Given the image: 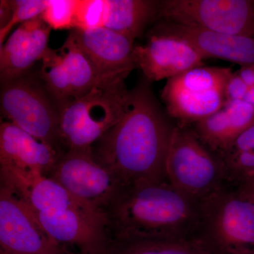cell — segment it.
Wrapping results in <instances>:
<instances>
[{"label":"cell","mask_w":254,"mask_h":254,"mask_svg":"<svg viewBox=\"0 0 254 254\" xmlns=\"http://www.w3.org/2000/svg\"><path fill=\"white\" fill-rule=\"evenodd\" d=\"M149 83L130 91L123 118L92 146L95 160L123 186L167 181L165 163L175 127L164 115Z\"/></svg>","instance_id":"obj_1"},{"label":"cell","mask_w":254,"mask_h":254,"mask_svg":"<svg viewBox=\"0 0 254 254\" xmlns=\"http://www.w3.org/2000/svg\"><path fill=\"white\" fill-rule=\"evenodd\" d=\"M105 218L108 241L186 238L201 230L200 202L168 181L123 186Z\"/></svg>","instance_id":"obj_2"},{"label":"cell","mask_w":254,"mask_h":254,"mask_svg":"<svg viewBox=\"0 0 254 254\" xmlns=\"http://www.w3.org/2000/svg\"><path fill=\"white\" fill-rule=\"evenodd\" d=\"M125 80L118 78L102 83L83 96L57 104L64 151L92 149L121 120L130 95Z\"/></svg>","instance_id":"obj_3"},{"label":"cell","mask_w":254,"mask_h":254,"mask_svg":"<svg viewBox=\"0 0 254 254\" xmlns=\"http://www.w3.org/2000/svg\"><path fill=\"white\" fill-rule=\"evenodd\" d=\"M165 174L174 188L197 202L220 190L225 175L220 158L211 154L194 131L180 125L172 134Z\"/></svg>","instance_id":"obj_4"},{"label":"cell","mask_w":254,"mask_h":254,"mask_svg":"<svg viewBox=\"0 0 254 254\" xmlns=\"http://www.w3.org/2000/svg\"><path fill=\"white\" fill-rule=\"evenodd\" d=\"M232 73L231 68L201 66L170 78L161 94L167 112L184 126L216 113L226 103L225 86Z\"/></svg>","instance_id":"obj_5"},{"label":"cell","mask_w":254,"mask_h":254,"mask_svg":"<svg viewBox=\"0 0 254 254\" xmlns=\"http://www.w3.org/2000/svg\"><path fill=\"white\" fill-rule=\"evenodd\" d=\"M26 74L1 83V113L9 123L63 153L58 105L46 88Z\"/></svg>","instance_id":"obj_6"},{"label":"cell","mask_w":254,"mask_h":254,"mask_svg":"<svg viewBox=\"0 0 254 254\" xmlns=\"http://www.w3.org/2000/svg\"><path fill=\"white\" fill-rule=\"evenodd\" d=\"M201 229L222 254H254V203L220 190L200 202Z\"/></svg>","instance_id":"obj_7"},{"label":"cell","mask_w":254,"mask_h":254,"mask_svg":"<svg viewBox=\"0 0 254 254\" xmlns=\"http://www.w3.org/2000/svg\"><path fill=\"white\" fill-rule=\"evenodd\" d=\"M158 18L225 34L254 38V0H165Z\"/></svg>","instance_id":"obj_8"},{"label":"cell","mask_w":254,"mask_h":254,"mask_svg":"<svg viewBox=\"0 0 254 254\" xmlns=\"http://www.w3.org/2000/svg\"><path fill=\"white\" fill-rule=\"evenodd\" d=\"M47 177L103 214L123 187L118 177L95 160L92 149L63 152Z\"/></svg>","instance_id":"obj_9"},{"label":"cell","mask_w":254,"mask_h":254,"mask_svg":"<svg viewBox=\"0 0 254 254\" xmlns=\"http://www.w3.org/2000/svg\"><path fill=\"white\" fill-rule=\"evenodd\" d=\"M41 62L40 76L57 104L83 96L102 83L127 78L100 76L71 33L58 49L48 48Z\"/></svg>","instance_id":"obj_10"},{"label":"cell","mask_w":254,"mask_h":254,"mask_svg":"<svg viewBox=\"0 0 254 254\" xmlns=\"http://www.w3.org/2000/svg\"><path fill=\"white\" fill-rule=\"evenodd\" d=\"M61 152L9 122L0 126L1 181L18 186L48 177Z\"/></svg>","instance_id":"obj_11"},{"label":"cell","mask_w":254,"mask_h":254,"mask_svg":"<svg viewBox=\"0 0 254 254\" xmlns=\"http://www.w3.org/2000/svg\"><path fill=\"white\" fill-rule=\"evenodd\" d=\"M66 246L55 242L22 197L0 186V254H53Z\"/></svg>","instance_id":"obj_12"},{"label":"cell","mask_w":254,"mask_h":254,"mask_svg":"<svg viewBox=\"0 0 254 254\" xmlns=\"http://www.w3.org/2000/svg\"><path fill=\"white\" fill-rule=\"evenodd\" d=\"M33 213L57 243L74 247L81 254H104L108 243L104 214L86 208Z\"/></svg>","instance_id":"obj_13"},{"label":"cell","mask_w":254,"mask_h":254,"mask_svg":"<svg viewBox=\"0 0 254 254\" xmlns=\"http://www.w3.org/2000/svg\"><path fill=\"white\" fill-rule=\"evenodd\" d=\"M133 57L136 68L149 82L170 79L203 66L205 60L187 42L154 29L145 45L135 46Z\"/></svg>","instance_id":"obj_14"},{"label":"cell","mask_w":254,"mask_h":254,"mask_svg":"<svg viewBox=\"0 0 254 254\" xmlns=\"http://www.w3.org/2000/svg\"><path fill=\"white\" fill-rule=\"evenodd\" d=\"M78 46L104 77L127 76L136 68L134 40L109 28L71 32Z\"/></svg>","instance_id":"obj_15"},{"label":"cell","mask_w":254,"mask_h":254,"mask_svg":"<svg viewBox=\"0 0 254 254\" xmlns=\"http://www.w3.org/2000/svg\"><path fill=\"white\" fill-rule=\"evenodd\" d=\"M51 28L41 16L19 25L0 47L1 83L26 74L48 50Z\"/></svg>","instance_id":"obj_16"},{"label":"cell","mask_w":254,"mask_h":254,"mask_svg":"<svg viewBox=\"0 0 254 254\" xmlns=\"http://www.w3.org/2000/svg\"><path fill=\"white\" fill-rule=\"evenodd\" d=\"M153 29L181 38L205 60L218 58L241 66L254 65V38L252 37L225 34L165 20Z\"/></svg>","instance_id":"obj_17"},{"label":"cell","mask_w":254,"mask_h":254,"mask_svg":"<svg viewBox=\"0 0 254 254\" xmlns=\"http://www.w3.org/2000/svg\"><path fill=\"white\" fill-rule=\"evenodd\" d=\"M103 254H222L203 235L180 239L110 240Z\"/></svg>","instance_id":"obj_18"},{"label":"cell","mask_w":254,"mask_h":254,"mask_svg":"<svg viewBox=\"0 0 254 254\" xmlns=\"http://www.w3.org/2000/svg\"><path fill=\"white\" fill-rule=\"evenodd\" d=\"M160 1L106 0L104 27L135 40L153 20L158 19Z\"/></svg>","instance_id":"obj_19"},{"label":"cell","mask_w":254,"mask_h":254,"mask_svg":"<svg viewBox=\"0 0 254 254\" xmlns=\"http://www.w3.org/2000/svg\"><path fill=\"white\" fill-rule=\"evenodd\" d=\"M1 182L14 189L35 213L78 208L94 210L73 196L58 182L47 177H38L33 181L16 187Z\"/></svg>","instance_id":"obj_20"},{"label":"cell","mask_w":254,"mask_h":254,"mask_svg":"<svg viewBox=\"0 0 254 254\" xmlns=\"http://www.w3.org/2000/svg\"><path fill=\"white\" fill-rule=\"evenodd\" d=\"M225 175L254 178V123L220 153Z\"/></svg>","instance_id":"obj_21"},{"label":"cell","mask_w":254,"mask_h":254,"mask_svg":"<svg viewBox=\"0 0 254 254\" xmlns=\"http://www.w3.org/2000/svg\"><path fill=\"white\" fill-rule=\"evenodd\" d=\"M78 0H48L41 15L51 29H74L75 12Z\"/></svg>","instance_id":"obj_22"},{"label":"cell","mask_w":254,"mask_h":254,"mask_svg":"<svg viewBox=\"0 0 254 254\" xmlns=\"http://www.w3.org/2000/svg\"><path fill=\"white\" fill-rule=\"evenodd\" d=\"M106 0H78L74 29L89 31L104 27Z\"/></svg>","instance_id":"obj_23"},{"label":"cell","mask_w":254,"mask_h":254,"mask_svg":"<svg viewBox=\"0 0 254 254\" xmlns=\"http://www.w3.org/2000/svg\"><path fill=\"white\" fill-rule=\"evenodd\" d=\"M12 16L9 24L0 30V47L11 30L16 25H21L41 16L46 9L48 0H11Z\"/></svg>","instance_id":"obj_24"},{"label":"cell","mask_w":254,"mask_h":254,"mask_svg":"<svg viewBox=\"0 0 254 254\" xmlns=\"http://www.w3.org/2000/svg\"><path fill=\"white\" fill-rule=\"evenodd\" d=\"M224 108L228 114L236 137L254 123V108L245 100H228Z\"/></svg>","instance_id":"obj_25"},{"label":"cell","mask_w":254,"mask_h":254,"mask_svg":"<svg viewBox=\"0 0 254 254\" xmlns=\"http://www.w3.org/2000/svg\"><path fill=\"white\" fill-rule=\"evenodd\" d=\"M250 88L242 81L237 72H233L227 82L225 86V98L228 100H245Z\"/></svg>","instance_id":"obj_26"},{"label":"cell","mask_w":254,"mask_h":254,"mask_svg":"<svg viewBox=\"0 0 254 254\" xmlns=\"http://www.w3.org/2000/svg\"><path fill=\"white\" fill-rule=\"evenodd\" d=\"M12 16V4L11 0L0 1V30L6 27Z\"/></svg>","instance_id":"obj_27"},{"label":"cell","mask_w":254,"mask_h":254,"mask_svg":"<svg viewBox=\"0 0 254 254\" xmlns=\"http://www.w3.org/2000/svg\"><path fill=\"white\" fill-rule=\"evenodd\" d=\"M236 72L249 88L254 87V65L241 66Z\"/></svg>","instance_id":"obj_28"},{"label":"cell","mask_w":254,"mask_h":254,"mask_svg":"<svg viewBox=\"0 0 254 254\" xmlns=\"http://www.w3.org/2000/svg\"><path fill=\"white\" fill-rule=\"evenodd\" d=\"M245 100L254 108V87L250 88L248 93L246 95Z\"/></svg>","instance_id":"obj_29"},{"label":"cell","mask_w":254,"mask_h":254,"mask_svg":"<svg viewBox=\"0 0 254 254\" xmlns=\"http://www.w3.org/2000/svg\"><path fill=\"white\" fill-rule=\"evenodd\" d=\"M247 198H248L249 199L254 203V178L251 180L250 190H249L248 195H247Z\"/></svg>","instance_id":"obj_30"},{"label":"cell","mask_w":254,"mask_h":254,"mask_svg":"<svg viewBox=\"0 0 254 254\" xmlns=\"http://www.w3.org/2000/svg\"><path fill=\"white\" fill-rule=\"evenodd\" d=\"M53 254H81L78 253V252H71V250H69V249L68 248V247H64L63 249L59 251V252H56V253Z\"/></svg>","instance_id":"obj_31"}]
</instances>
